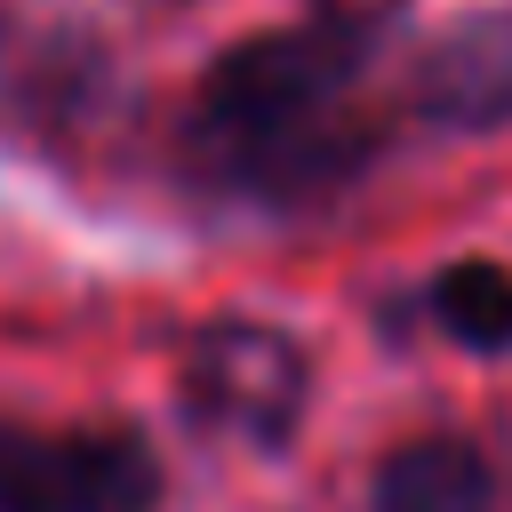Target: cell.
Returning <instances> with one entry per match:
<instances>
[{"instance_id": "cell-1", "label": "cell", "mask_w": 512, "mask_h": 512, "mask_svg": "<svg viewBox=\"0 0 512 512\" xmlns=\"http://www.w3.org/2000/svg\"><path fill=\"white\" fill-rule=\"evenodd\" d=\"M376 64L368 16H304L224 48L192 88V168L256 208H320L376 168V120L352 88Z\"/></svg>"}, {"instance_id": "cell-2", "label": "cell", "mask_w": 512, "mask_h": 512, "mask_svg": "<svg viewBox=\"0 0 512 512\" xmlns=\"http://www.w3.org/2000/svg\"><path fill=\"white\" fill-rule=\"evenodd\" d=\"M176 392L192 408V424L248 440V448H280L304 424L312 400V360L296 336L264 328V320H208L184 336L176 360Z\"/></svg>"}, {"instance_id": "cell-3", "label": "cell", "mask_w": 512, "mask_h": 512, "mask_svg": "<svg viewBox=\"0 0 512 512\" xmlns=\"http://www.w3.org/2000/svg\"><path fill=\"white\" fill-rule=\"evenodd\" d=\"M152 504H160V456L144 432L0 424V512H152Z\"/></svg>"}, {"instance_id": "cell-4", "label": "cell", "mask_w": 512, "mask_h": 512, "mask_svg": "<svg viewBox=\"0 0 512 512\" xmlns=\"http://www.w3.org/2000/svg\"><path fill=\"white\" fill-rule=\"evenodd\" d=\"M408 112L432 128H456V136L504 128L512 120V8L464 16L456 32H440L408 72Z\"/></svg>"}, {"instance_id": "cell-5", "label": "cell", "mask_w": 512, "mask_h": 512, "mask_svg": "<svg viewBox=\"0 0 512 512\" xmlns=\"http://www.w3.org/2000/svg\"><path fill=\"white\" fill-rule=\"evenodd\" d=\"M368 512H496V472L472 440L424 432V440H400L376 464Z\"/></svg>"}, {"instance_id": "cell-6", "label": "cell", "mask_w": 512, "mask_h": 512, "mask_svg": "<svg viewBox=\"0 0 512 512\" xmlns=\"http://www.w3.org/2000/svg\"><path fill=\"white\" fill-rule=\"evenodd\" d=\"M424 304H432V320H440L456 344H472V352H504V344H512V264L464 256V264L432 272Z\"/></svg>"}]
</instances>
